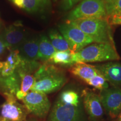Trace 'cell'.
Listing matches in <instances>:
<instances>
[{
    "instance_id": "obj_27",
    "label": "cell",
    "mask_w": 121,
    "mask_h": 121,
    "mask_svg": "<svg viewBox=\"0 0 121 121\" xmlns=\"http://www.w3.org/2000/svg\"><path fill=\"white\" fill-rule=\"evenodd\" d=\"M6 48V45H4V43H3L2 40L0 39V54H1L4 53Z\"/></svg>"
},
{
    "instance_id": "obj_18",
    "label": "cell",
    "mask_w": 121,
    "mask_h": 121,
    "mask_svg": "<svg viewBox=\"0 0 121 121\" xmlns=\"http://www.w3.org/2000/svg\"><path fill=\"white\" fill-rule=\"evenodd\" d=\"M73 53L70 51H57L48 60V62L52 64L59 65L63 66L72 67L74 65Z\"/></svg>"
},
{
    "instance_id": "obj_20",
    "label": "cell",
    "mask_w": 121,
    "mask_h": 121,
    "mask_svg": "<svg viewBox=\"0 0 121 121\" xmlns=\"http://www.w3.org/2000/svg\"><path fill=\"white\" fill-rule=\"evenodd\" d=\"M106 13L109 17H121V0H103Z\"/></svg>"
},
{
    "instance_id": "obj_12",
    "label": "cell",
    "mask_w": 121,
    "mask_h": 121,
    "mask_svg": "<svg viewBox=\"0 0 121 121\" xmlns=\"http://www.w3.org/2000/svg\"><path fill=\"white\" fill-rule=\"evenodd\" d=\"M95 66L107 81L114 86H121V63L110 62Z\"/></svg>"
},
{
    "instance_id": "obj_25",
    "label": "cell",
    "mask_w": 121,
    "mask_h": 121,
    "mask_svg": "<svg viewBox=\"0 0 121 121\" xmlns=\"http://www.w3.org/2000/svg\"><path fill=\"white\" fill-rule=\"evenodd\" d=\"M82 0H62L60 2V7L63 10H69L73 8V6L76 5L80 1Z\"/></svg>"
},
{
    "instance_id": "obj_23",
    "label": "cell",
    "mask_w": 121,
    "mask_h": 121,
    "mask_svg": "<svg viewBox=\"0 0 121 121\" xmlns=\"http://www.w3.org/2000/svg\"><path fill=\"white\" fill-rule=\"evenodd\" d=\"M85 82L91 86L101 91L108 88L109 86L107 81L103 76L100 73L94 76L90 79L86 81Z\"/></svg>"
},
{
    "instance_id": "obj_26",
    "label": "cell",
    "mask_w": 121,
    "mask_h": 121,
    "mask_svg": "<svg viewBox=\"0 0 121 121\" xmlns=\"http://www.w3.org/2000/svg\"><path fill=\"white\" fill-rule=\"evenodd\" d=\"M108 21L111 25H121V17H119V16H112V17H110V20H108Z\"/></svg>"
},
{
    "instance_id": "obj_30",
    "label": "cell",
    "mask_w": 121,
    "mask_h": 121,
    "mask_svg": "<svg viewBox=\"0 0 121 121\" xmlns=\"http://www.w3.org/2000/svg\"><path fill=\"white\" fill-rule=\"evenodd\" d=\"M4 66V62H0V69H2Z\"/></svg>"
},
{
    "instance_id": "obj_22",
    "label": "cell",
    "mask_w": 121,
    "mask_h": 121,
    "mask_svg": "<svg viewBox=\"0 0 121 121\" xmlns=\"http://www.w3.org/2000/svg\"><path fill=\"white\" fill-rule=\"evenodd\" d=\"M21 78V84L20 91L25 95H26L29 90H31V87L35 82V79L34 75L31 74H20Z\"/></svg>"
},
{
    "instance_id": "obj_6",
    "label": "cell",
    "mask_w": 121,
    "mask_h": 121,
    "mask_svg": "<svg viewBox=\"0 0 121 121\" xmlns=\"http://www.w3.org/2000/svg\"><path fill=\"white\" fill-rule=\"evenodd\" d=\"M6 102L1 106L0 121H25L29 114L25 106L17 102L15 95L6 93L4 94Z\"/></svg>"
},
{
    "instance_id": "obj_9",
    "label": "cell",
    "mask_w": 121,
    "mask_h": 121,
    "mask_svg": "<svg viewBox=\"0 0 121 121\" xmlns=\"http://www.w3.org/2000/svg\"><path fill=\"white\" fill-rule=\"evenodd\" d=\"M27 38L26 30L19 22L7 27L0 35V39L10 51L18 49Z\"/></svg>"
},
{
    "instance_id": "obj_21",
    "label": "cell",
    "mask_w": 121,
    "mask_h": 121,
    "mask_svg": "<svg viewBox=\"0 0 121 121\" xmlns=\"http://www.w3.org/2000/svg\"><path fill=\"white\" fill-rule=\"evenodd\" d=\"M58 99L60 102L65 104H71L75 106L81 105L78 94L72 90L63 91L60 93Z\"/></svg>"
},
{
    "instance_id": "obj_29",
    "label": "cell",
    "mask_w": 121,
    "mask_h": 121,
    "mask_svg": "<svg viewBox=\"0 0 121 121\" xmlns=\"http://www.w3.org/2000/svg\"><path fill=\"white\" fill-rule=\"evenodd\" d=\"M25 121H37V120L35 118H30L28 120H25Z\"/></svg>"
},
{
    "instance_id": "obj_31",
    "label": "cell",
    "mask_w": 121,
    "mask_h": 121,
    "mask_svg": "<svg viewBox=\"0 0 121 121\" xmlns=\"http://www.w3.org/2000/svg\"><path fill=\"white\" fill-rule=\"evenodd\" d=\"M53 1H57V0H53Z\"/></svg>"
},
{
    "instance_id": "obj_3",
    "label": "cell",
    "mask_w": 121,
    "mask_h": 121,
    "mask_svg": "<svg viewBox=\"0 0 121 121\" xmlns=\"http://www.w3.org/2000/svg\"><path fill=\"white\" fill-rule=\"evenodd\" d=\"M74 64L78 63L100 62L120 60L115 45L109 43L90 44L73 54Z\"/></svg>"
},
{
    "instance_id": "obj_15",
    "label": "cell",
    "mask_w": 121,
    "mask_h": 121,
    "mask_svg": "<svg viewBox=\"0 0 121 121\" xmlns=\"http://www.w3.org/2000/svg\"><path fill=\"white\" fill-rule=\"evenodd\" d=\"M21 78L17 72L7 77L0 75V91L4 94L9 93L16 95L20 89Z\"/></svg>"
},
{
    "instance_id": "obj_16",
    "label": "cell",
    "mask_w": 121,
    "mask_h": 121,
    "mask_svg": "<svg viewBox=\"0 0 121 121\" xmlns=\"http://www.w3.org/2000/svg\"><path fill=\"white\" fill-rule=\"evenodd\" d=\"M70 72L72 75L85 82L100 73L95 66L86 63H76L71 67Z\"/></svg>"
},
{
    "instance_id": "obj_5",
    "label": "cell",
    "mask_w": 121,
    "mask_h": 121,
    "mask_svg": "<svg viewBox=\"0 0 121 121\" xmlns=\"http://www.w3.org/2000/svg\"><path fill=\"white\" fill-rule=\"evenodd\" d=\"M58 29L67 42L69 50L73 54L93 42V40L82 30L69 23L60 24Z\"/></svg>"
},
{
    "instance_id": "obj_13",
    "label": "cell",
    "mask_w": 121,
    "mask_h": 121,
    "mask_svg": "<svg viewBox=\"0 0 121 121\" xmlns=\"http://www.w3.org/2000/svg\"><path fill=\"white\" fill-rule=\"evenodd\" d=\"M39 38L31 37L27 38L18 48L22 60L28 61H37L38 60Z\"/></svg>"
},
{
    "instance_id": "obj_28",
    "label": "cell",
    "mask_w": 121,
    "mask_h": 121,
    "mask_svg": "<svg viewBox=\"0 0 121 121\" xmlns=\"http://www.w3.org/2000/svg\"><path fill=\"white\" fill-rule=\"evenodd\" d=\"M117 121H121V113H119V114L118 115V117Z\"/></svg>"
},
{
    "instance_id": "obj_2",
    "label": "cell",
    "mask_w": 121,
    "mask_h": 121,
    "mask_svg": "<svg viewBox=\"0 0 121 121\" xmlns=\"http://www.w3.org/2000/svg\"><path fill=\"white\" fill-rule=\"evenodd\" d=\"M66 22L82 30L93 40V42L114 45L112 29L108 19L90 18Z\"/></svg>"
},
{
    "instance_id": "obj_7",
    "label": "cell",
    "mask_w": 121,
    "mask_h": 121,
    "mask_svg": "<svg viewBox=\"0 0 121 121\" xmlns=\"http://www.w3.org/2000/svg\"><path fill=\"white\" fill-rule=\"evenodd\" d=\"M48 121H83L81 105L65 104L57 99L49 115Z\"/></svg>"
},
{
    "instance_id": "obj_19",
    "label": "cell",
    "mask_w": 121,
    "mask_h": 121,
    "mask_svg": "<svg viewBox=\"0 0 121 121\" xmlns=\"http://www.w3.org/2000/svg\"><path fill=\"white\" fill-rule=\"evenodd\" d=\"M48 35L50 41L57 51H70L67 42L57 30H51L48 33Z\"/></svg>"
},
{
    "instance_id": "obj_1",
    "label": "cell",
    "mask_w": 121,
    "mask_h": 121,
    "mask_svg": "<svg viewBox=\"0 0 121 121\" xmlns=\"http://www.w3.org/2000/svg\"><path fill=\"white\" fill-rule=\"evenodd\" d=\"M34 76L35 82L31 91L45 94L60 90L67 81L62 71L48 62L40 65Z\"/></svg>"
},
{
    "instance_id": "obj_10",
    "label": "cell",
    "mask_w": 121,
    "mask_h": 121,
    "mask_svg": "<svg viewBox=\"0 0 121 121\" xmlns=\"http://www.w3.org/2000/svg\"><path fill=\"white\" fill-rule=\"evenodd\" d=\"M103 107L112 118L118 116L121 112V89L107 88L102 90L99 95Z\"/></svg>"
},
{
    "instance_id": "obj_14",
    "label": "cell",
    "mask_w": 121,
    "mask_h": 121,
    "mask_svg": "<svg viewBox=\"0 0 121 121\" xmlns=\"http://www.w3.org/2000/svg\"><path fill=\"white\" fill-rule=\"evenodd\" d=\"M17 8L28 13H41L51 6L50 0H9Z\"/></svg>"
},
{
    "instance_id": "obj_32",
    "label": "cell",
    "mask_w": 121,
    "mask_h": 121,
    "mask_svg": "<svg viewBox=\"0 0 121 121\" xmlns=\"http://www.w3.org/2000/svg\"></svg>"
},
{
    "instance_id": "obj_11",
    "label": "cell",
    "mask_w": 121,
    "mask_h": 121,
    "mask_svg": "<svg viewBox=\"0 0 121 121\" xmlns=\"http://www.w3.org/2000/svg\"><path fill=\"white\" fill-rule=\"evenodd\" d=\"M83 103L90 119L98 121L102 118L104 110L99 95L90 90H84L83 91Z\"/></svg>"
},
{
    "instance_id": "obj_17",
    "label": "cell",
    "mask_w": 121,
    "mask_h": 121,
    "mask_svg": "<svg viewBox=\"0 0 121 121\" xmlns=\"http://www.w3.org/2000/svg\"><path fill=\"white\" fill-rule=\"evenodd\" d=\"M57 50L54 48L49 39L45 35L39 38L38 60L45 62H48Z\"/></svg>"
},
{
    "instance_id": "obj_4",
    "label": "cell",
    "mask_w": 121,
    "mask_h": 121,
    "mask_svg": "<svg viewBox=\"0 0 121 121\" xmlns=\"http://www.w3.org/2000/svg\"><path fill=\"white\" fill-rule=\"evenodd\" d=\"M90 18L108 19L103 0H82L69 12L66 22Z\"/></svg>"
},
{
    "instance_id": "obj_24",
    "label": "cell",
    "mask_w": 121,
    "mask_h": 121,
    "mask_svg": "<svg viewBox=\"0 0 121 121\" xmlns=\"http://www.w3.org/2000/svg\"><path fill=\"white\" fill-rule=\"evenodd\" d=\"M21 61H22V58L18 49H16L11 51L5 62L16 69Z\"/></svg>"
},
{
    "instance_id": "obj_8",
    "label": "cell",
    "mask_w": 121,
    "mask_h": 121,
    "mask_svg": "<svg viewBox=\"0 0 121 121\" xmlns=\"http://www.w3.org/2000/svg\"><path fill=\"white\" fill-rule=\"evenodd\" d=\"M22 102L29 112L40 118L46 117L51 108V103L47 95L40 92H29Z\"/></svg>"
}]
</instances>
